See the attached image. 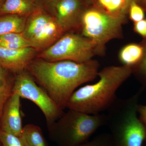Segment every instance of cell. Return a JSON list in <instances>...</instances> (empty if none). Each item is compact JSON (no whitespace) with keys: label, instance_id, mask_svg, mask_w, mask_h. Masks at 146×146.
Wrapping results in <instances>:
<instances>
[{"label":"cell","instance_id":"obj_29","mask_svg":"<svg viewBox=\"0 0 146 146\" xmlns=\"http://www.w3.org/2000/svg\"><path fill=\"white\" fill-rule=\"evenodd\" d=\"M5 0H0V7L3 4V3Z\"/></svg>","mask_w":146,"mask_h":146},{"label":"cell","instance_id":"obj_2","mask_svg":"<svg viewBox=\"0 0 146 146\" xmlns=\"http://www.w3.org/2000/svg\"><path fill=\"white\" fill-rule=\"evenodd\" d=\"M132 74L125 65L108 66L99 71V80L77 89L69 99L66 108L96 115L107 110L117 98L118 89Z\"/></svg>","mask_w":146,"mask_h":146},{"label":"cell","instance_id":"obj_19","mask_svg":"<svg viewBox=\"0 0 146 146\" xmlns=\"http://www.w3.org/2000/svg\"><path fill=\"white\" fill-rule=\"evenodd\" d=\"M141 44L143 48V55L141 61L132 68V73L143 85L146 86V38L143 39Z\"/></svg>","mask_w":146,"mask_h":146},{"label":"cell","instance_id":"obj_27","mask_svg":"<svg viewBox=\"0 0 146 146\" xmlns=\"http://www.w3.org/2000/svg\"><path fill=\"white\" fill-rule=\"evenodd\" d=\"M138 2L141 3L143 7V9L144 10H145L146 11V0H138L137 3Z\"/></svg>","mask_w":146,"mask_h":146},{"label":"cell","instance_id":"obj_8","mask_svg":"<svg viewBox=\"0 0 146 146\" xmlns=\"http://www.w3.org/2000/svg\"><path fill=\"white\" fill-rule=\"evenodd\" d=\"M36 50L31 47L10 49L0 47V66L16 74L27 70L35 56Z\"/></svg>","mask_w":146,"mask_h":146},{"label":"cell","instance_id":"obj_15","mask_svg":"<svg viewBox=\"0 0 146 146\" xmlns=\"http://www.w3.org/2000/svg\"><path fill=\"white\" fill-rule=\"evenodd\" d=\"M20 137L25 146H49L42 129L33 124L24 126Z\"/></svg>","mask_w":146,"mask_h":146},{"label":"cell","instance_id":"obj_7","mask_svg":"<svg viewBox=\"0 0 146 146\" xmlns=\"http://www.w3.org/2000/svg\"><path fill=\"white\" fill-rule=\"evenodd\" d=\"M21 98L28 100L36 105L44 116L47 126L52 124L62 116L64 110L39 86L27 70L15 74L13 93Z\"/></svg>","mask_w":146,"mask_h":146},{"label":"cell","instance_id":"obj_12","mask_svg":"<svg viewBox=\"0 0 146 146\" xmlns=\"http://www.w3.org/2000/svg\"><path fill=\"white\" fill-rule=\"evenodd\" d=\"M28 17L23 33L29 41L41 31L52 18L40 7H37Z\"/></svg>","mask_w":146,"mask_h":146},{"label":"cell","instance_id":"obj_4","mask_svg":"<svg viewBox=\"0 0 146 146\" xmlns=\"http://www.w3.org/2000/svg\"><path fill=\"white\" fill-rule=\"evenodd\" d=\"M106 123V115H91L68 109L58 119L47 126L48 135L58 146H77L89 141Z\"/></svg>","mask_w":146,"mask_h":146},{"label":"cell","instance_id":"obj_28","mask_svg":"<svg viewBox=\"0 0 146 146\" xmlns=\"http://www.w3.org/2000/svg\"><path fill=\"white\" fill-rule=\"evenodd\" d=\"M127 1L129 3V5H130L131 3L132 2L135 1L136 2V3H137V1H138V0H127Z\"/></svg>","mask_w":146,"mask_h":146},{"label":"cell","instance_id":"obj_9","mask_svg":"<svg viewBox=\"0 0 146 146\" xmlns=\"http://www.w3.org/2000/svg\"><path fill=\"white\" fill-rule=\"evenodd\" d=\"M21 98L16 93L6 103L0 120V130L20 137L23 126L21 112Z\"/></svg>","mask_w":146,"mask_h":146},{"label":"cell","instance_id":"obj_26","mask_svg":"<svg viewBox=\"0 0 146 146\" xmlns=\"http://www.w3.org/2000/svg\"><path fill=\"white\" fill-rule=\"evenodd\" d=\"M59 1L60 0H35L37 5L38 2H40V3H42L46 7H49L53 11L55 6Z\"/></svg>","mask_w":146,"mask_h":146},{"label":"cell","instance_id":"obj_1","mask_svg":"<svg viewBox=\"0 0 146 146\" xmlns=\"http://www.w3.org/2000/svg\"><path fill=\"white\" fill-rule=\"evenodd\" d=\"M100 64L92 59L84 63L70 60L50 61L33 60L27 70L36 83L46 91L63 110L79 86L98 76Z\"/></svg>","mask_w":146,"mask_h":146},{"label":"cell","instance_id":"obj_30","mask_svg":"<svg viewBox=\"0 0 146 146\" xmlns=\"http://www.w3.org/2000/svg\"><path fill=\"white\" fill-rule=\"evenodd\" d=\"M0 146H2L1 145V143H0Z\"/></svg>","mask_w":146,"mask_h":146},{"label":"cell","instance_id":"obj_20","mask_svg":"<svg viewBox=\"0 0 146 146\" xmlns=\"http://www.w3.org/2000/svg\"><path fill=\"white\" fill-rule=\"evenodd\" d=\"M0 42L22 44L31 47L29 41L24 36L23 33H10L0 35Z\"/></svg>","mask_w":146,"mask_h":146},{"label":"cell","instance_id":"obj_10","mask_svg":"<svg viewBox=\"0 0 146 146\" xmlns=\"http://www.w3.org/2000/svg\"><path fill=\"white\" fill-rule=\"evenodd\" d=\"M82 6L81 0H60L55 6V18L65 32L80 28Z\"/></svg>","mask_w":146,"mask_h":146},{"label":"cell","instance_id":"obj_17","mask_svg":"<svg viewBox=\"0 0 146 146\" xmlns=\"http://www.w3.org/2000/svg\"><path fill=\"white\" fill-rule=\"evenodd\" d=\"M143 53V48L141 44H129L121 50L119 58L122 65L132 69L141 61Z\"/></svg>","mask_w":146,"mask_h":146},{"label":"cell","instance_id":"obj_14","mask_svg":"<svg viewBox=\"0 0 146 146\" xmlns=\"http://www.w3.org/2000/svg\"><path fill=\"white\" fill-rule=\"evenodd\" d=\"M96 8L115 18L126 19L129 4L127 0H97Z\"/></svg>","mask_w":146,"mask_h":146},{"label":"cell","instance_id":"obj_18","mask_svg":"<svg viewBox=\"0 0 146 146\" xmlns=\"http://www.w3.org/2000/svg\"><path fill=\"white\" fill-rule=\"evenodd\" d=\"M27 17L13 14L0 16V35L10 33L23 32Z\"/></svg>","mask_w":146,"mask_h":146},{"label":"cell","instance_id":"obj_25","mask_svg":"<svg viewBox=\"0 0 146 146\" xmlns=\"http://www.w3.org/2000/svg\"><path fill=\"white\" fill-rule=\"evenodd\" d=\"M137 111L140 119L146 125V106L138 104Z\"/></svg>","mask_w":146,"mask_h":146},{"label":"cell","instance_id":"obj_23","mask_svg":"<svg viewBox=\"0 0 146 146\" xmlns=\"http://www.w3.org/2000/svg\"><path fill=\"white\" fill-rule=\"evenodd\" d=\"M129 18L133 23H137L143 20L145 12L143 7L136 2H132L129 5L128 9Z\"/></svg>","mask_w":146,"mask_h":146},{"label":"cell","instance_id":"obj_5","mask_svg":"<svg viewBox=\"0 0 146 146\" xmlns=\"http://www.w3.org/2000/svg\"><path fill=\"white\" fill-rule=\"evenodd\" d=\"M126 19L109 16L96 7L84 11L80 21L81 35L91 39L96 46L97 55L104 56L106 44L123 37L122 25Z\"/></svg>","mask_w":146,"mask_h":146},{"label":"cell","instance_id":"obj_22","mask_svg":"<svg viewBox=\"0 0 146 146\" xmlns=\"http://www.w3.org/2000/svg\"><path fill=\"white\" fill-rule=\"evenodd\" d=\"M0 143L2 146H25L20 137L1 130Z\"/></svg>","mask_w":146,"mask_h":146},{"label":"cell","instance_id":"obj_6","mask_svg":"<svg viewBox=\"0 0 146 146\" xmlns=\"http://www.w3.org/2000/svg\"><path fill=\"white\" fill-rule=\"evenodd\" d=\"M97 55L96 46L91 39L73 32L65 33L37 57L50 61L70 60L84 63Z\"/></svg>","mask_w":146,"mask_h":146},{"label":"cell","instance_id":"obj_11","mask_svg":"<svg viewBox=\"0 0 146 146\" xmlns=\"http://www.w3.org/2000/svg\"><path fill=\"white\" fill-rule=\"evenodd\" d=\"M65 32L56 19L52 17L44 27L29 41L31 47L37 51L53 44L64 34Z\"/></svg>","mask_w":146,"mask_h":146},{"label":"cell","instance_id":"obj_16","mask_svg":"<svg viewBox=\"0 0 146 146\" xmlns=\"http://www.w3.org/2000/svg\"><path fill=\"white\" fill-rule=\"evenodd\" d=\"M15 74L0 66V120L4 107L13 93Z\"/></svg>","mask_w":146,"mask_h":146},{"label":"cell","instance_id":"obj_21","mask_svg":"<svg viewBox=\"0 0 146 146\" xmlns=\"http://www.w3.org/2000/svg\"><path fill=\"white\" fill-rule=\"evenodd\" d=\"M76 146H113L112 138L109 133H102L91 141Z\"/></svg>","mask_w":146,"mask_h":146},{"label":"cell","instance_id":"obj_13","mask_svg":"<svg viewBox=\"0 0 146 146\" xmlns=\"http://www.w3.org/2000/svg\"><path fill=\"white\" fill-rule=\"evenodd\" d=\"M38 7L35 0H5L0 7V16L13 14L28 17Z\"/></svg>","mask_w":146,"mask_h":146},{"label":"cell","instance_id":"obj_24","mask_svg":"<svg viewBox=\"0 0 146 146\" xmlns=\"http://www.w3.org/2000/svg\"><path fill=\"white\" fill-rule=\"evenodd\" d=\"M133 30L143 39L146 38V19L134 23Z\"/></svg>","mask_w":146,"mask_h":146},{"label":"cell","instance_id":"obj_3","mask_svg":"<svg viewBox=\"0 0 146 146\" xmlns=\"http://www.w3.org/2000/svg\"><path fill=\"white\" fill-rule=\"evenodd\" d=\"M140 92L126 99L117 98L107 110V123L113 146H143L146 125L138 117Z\"/></svg>","mask_w":146,"mask_h":146}]
</instances>
